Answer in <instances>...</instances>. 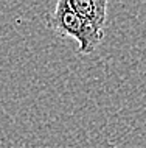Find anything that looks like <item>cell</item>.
Segmentation results:
<instances>
[{
    "instance_id": "1",
    "label": "cell",
    "mask_w": 146,
    "mask_h": 148,
    "mask_svg": "<svg viewBox=\"0 0 146 148\" xmlns=\"http://www.w3.org/2000/svg\"><path fill=\"white\" fill-rule=\"evenodd\" d=\"M47 27L59 36H67L78 42L79 55H90L101 44L104 30L96 28L76 14L67 0H56L54 10L47 14Z\"/></svg>"
},
{
    "instance_id": "2",
    "label": "cell",
    "mask_w": 146,
    "mask_h": 148,
    "mask_svg": "<svg viewBox=\"0 0 146 148\" xmlns=\"http://www.w3.org/2000/svg\"><path fill=\"white\" fill-rule=\"evenodd\" d=\"M67 3L76 14L96 28L104 30L107 21L109 0H67Z\"/></svg>"
}]
</instances>
